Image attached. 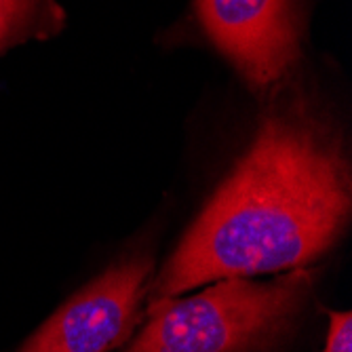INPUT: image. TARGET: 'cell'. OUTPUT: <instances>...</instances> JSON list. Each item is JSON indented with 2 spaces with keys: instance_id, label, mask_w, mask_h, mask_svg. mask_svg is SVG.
Returning a JSON list of instances; mask_svg holds the SVG:
<instances>
[{
  "instance_id": "cell-6",
  "label": "cell",
  "mask_w": 352,
  "mask_h": 352,
  "mask_svg": "<svg viewBox=\"0 0 352 352\" xmlns=\"http://www.w3.org/2000/svg\"><path fill=\"white\" fill-rule=\"evenodd\" d=\"M329 329L321 352H352V312L327 310Z\"/></svg>"
},
{
  "instance_id": "cell-4",
  "label": "cell",
  "mask_w": 352,
  "mask_h": 352,
  "mask_svg": "<svg viewBox=\"0 0 352 352\" xmlns=\"http://www.w3.org/2000/svg\"><path fill=\"white\" fill-rule=\"evenodd\" d=\"M195 13L253 91L278 89L302 59L304 0H195Z\"/></svg>"
},
{
  "instance_id": "cell-5",
  "label": "cell",
  "mask_w": 352,
  "mask_h": 352,
  "mask_svg": "<svg viewBox=\"0 0 352 352\" xmlns=\"http://www.w3.org/2000/svg\"><path fill=\"white\" fill-rule=\"evenodd\" d=\"M66 25L57 0H0V55L30 41H49Z\"/></svg>"
},
{
  "instance_id": "cell-2",
  "label": "cell",
  "mask_w": 352,
  "mask_h": 352,
  "mask_svg": "<svg viewBox=\"0 0 352 352\" xmlns=\"http://www.w3.org/2000/svg\"><path fill=\"white\" fill-rule=\"evenodd\" d=\"M316 278V266L268 280L219 278L195 296L148 304L146 325L122 352H278L296 333Z\"/></svg>"
},
{
  "instance_id": "cell-1",
  "label": "cell",
  "mask_w": 352,
  "mask_h": 352,
  "mask_svg": "<svg viewBox=\"0 0 352 352\" xmlns=\"http://www.w3.org/2000/svg\"><path fill=\"white\" fill-rule=\"evenodd\" d=\"M270 93L249 150L152 276L146 306L219 278L310 268L342 241L352 197L340 133L302 91Z\"/></svg>"
},
{
  "instance_id": "cell-3",
  "label": "cell",
  "mask_w": 352,
  "mask_h": 352,
  "mask_svg": "<svg viewBox=\"0 0 352 352\" xmlns=\"http://www.w3.org/2000/svg\"><path fill=\"white\" fill-rule=\"evenodd\" d=\"M154 255L135 251L110 264L63 302L17 352H114L144 318Z\"/></svg>"
}]
</instances>
